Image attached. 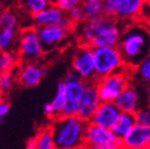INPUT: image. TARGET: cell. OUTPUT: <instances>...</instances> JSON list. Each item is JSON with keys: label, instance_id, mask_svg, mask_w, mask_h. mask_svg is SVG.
Wrapping results in <instances>:
<instances>
[{"label": "cell", "instance_id": "cell-1", "mask_svg": "<svg viewBox=\"0 0 150 149\" xmlns=\"http://www.w3.org/2000/svg\"><path fill=\"white\" fill-rule=\"evenodd\" d=\"M88 122L78 116H62L54 119L51 126L55 148L76 149L83 147L84 131Z\"/></svg>", "mask_w": 150, "mask_h": 149}, {"label": "cell", "instance_id": "cell-2", "mask_svg": "<svg viewBox=\"0 0 150 149\" xmlns=\"http://www.w3.org/2000/svg\"><path fill=\"white\" fill-rule=\"evenodd\" d=\"M148 35L149 31L141 25H134L122 31L118 44L124 64L136 67L148 53Z\"/></svg>", "mask_w": 150, "mask_h": 149}, {"label": "cell", "instance_id": "cell-3", "mask_svg": "<svg viewBox=\"0 0 150 149\" xmlns=\"http://www.w3.org/2000/svg\"><path fill=\"white\" fill-rule=\"evenodd\" d=\"M93 26L94 37L90 46L92 48L102 46H118L121 39L122 29L115 18L100 16L90 19Z\"/></svg>", "mask_w": 150, "mask_h": 149}, {"label": "cell", "instance_id": "cell-4", "mask_svg": "<svg viewBox=\"0 0 150 149\" xmlns=\"http://www.w3.org/2000/svg\"><path fill=\"white\" fill-rule=\"evenodd\" d=\"M16 49L20 63L40 61L45 51L39 38L38 28L35 26L24 28L18 35Z\"/></svg>", "mask_w": 150, "mask_h": 149}, {"label": "cell", "instance_id": "cell-5", "mask_svg": "<svg viewBox=\"0 0 150 149\" xmlns=\"http://www.w3.org/2000/svg\"><path fill=\"white\" fill-rule=\"evenodd\" d=\"M93 52L97 78L108 76L125 66L118 46L95 47L93 48Z\"/></svg>", "mask_w": 150, "mask_h": 149}, {"label": "cell", "instance_id": "cell-6", "mask_svg": "<svg viewBox=\"0 0 150 149\" xmlns=\"http://www.w3.org/2000/svg\"><path fill=\"white\" fill-rule=\"evenodd\" d=\"M83 147L92 149H119L122 148V140L110 128L88 122L84 131Z\"/></svg>", "mask_w": 150, "mask_h": 149}, {"label": "cell", "instance_id": "cell-7", "mask_svg": "<svg viewBox=\"0 0 150 149\" xmlns=\"http://www.w3.org/2000/svg\"><path fill=\"white\" fill-rule=\"evenodd\" d=\"M129 77L124 67L108 76L98 78L96 88L101 101H115L119 94L129 84Z\"/></svg>", "mask_w": 150, "mask_h": 149}, {"label": "cell", "instance_id": "cell-8", "mask_svg": "<svg viewBox=\"0 0 150 149\" xmlns=\"http://www.w3.org/2000/svg\"><path fill=\"white\" fill-rule=\"evenodd\" d=\"M148 0H104L103 16L120 20H132L140 16Z\"/></svg>", "mask_w": 150, "mask_h": 149}, {"label": "cell", "instance_id": "cell-9", "mask_svg": "<svg viewBox=\"0 0 150 149\" xmlns=\"http://www.w3.org/2000/svg\"><path fill=\"white\" fill-rule=\"evenodd\" d=\"M72 68L86 82H94L97 78L95 71L93 48L89 45H81L75 51L72 58Z\"/></svg>", "mask_w": 150, "mask_h": 149}, {"label": "cell", "instance_id": "cell-10", "mask_svg": "<svg viewBox=\"0 0 150 149\" xmlns=\"http://www.w3.org/2000/svg\"><path fill=\"white\" fill-rule=\"evenodd\" d=\"M31 17H33L31 20H33V26L37 28L43 27V26L61 25L70 31L74 26V24L69 19L67 13L62 11L56 5H48L45 9Z\"/></svg>", "mask_w": 150, "mask_h": 149}, {"label": "cell", "instance_id": "cell-11", "mask_svg": "<svg viewBox=\"0 0 150 149\" xmlns=\"http://www.w3.org/2000/svg\"><path fill=\"white\" fill-rule=\"evenodd\" d=\"M46 74V69L40 62L21 63L15 73L16 80L25 88H35L42 82Z\"/></svg>", "mask_w": 150, "mask_h": 149}, {"label": "cell", "instance_id": "cell-12", "mask_svg": "<svg viewBox=\"0 0 150 149\" xmlns=\"http://www.w3.org/2000/svg\"><path fill=\"white\" fill-rule=\"evenodd\" d=\"M100 103L101 100L97 92L96 84L94 82H87L86 90L80 98L76 116H78L83 121L90 122Z\"/></svg>", "mask_w": 150, "mask_h": 149}, {"label": "cell", "instance_id": "cell-13", "mask_svg": "<svg viewBox=\"0 0 150 149\" xmlns=\"http://www.w3.org/2000/svg\"><path fill=\"white\" fill-rule=\"evenodd\" d=\"M39 38L45 52L51 51L67 39L69 31L61 25L43 26L38 28Z\"/></svg>", "mask_w": 150, "mask_h": 149}, {"label": "cell", "instance_id": "cell-14", "mask_svg": "<svg viewBox=\"0 0 150 149\" xmlns=\"http://www.w3.org/2000/svg\"><path fill=\"white\" fill-rule=\"evenodd\" d=\"M120 115L121 110L118 107L115 101H101L90 122L101 127L112 129V126L118 121Z\"/></svg>", "mask_w": 150, "mask_h": 149}, {"label": "cell", "instance_id": "cell-15", "mask_svg": "<svg viewBox=\"0 0 150 149\" xmlns=\"http://www.w3.org/2000/svg\"><path fill=\"white\" fill-rule=\"evenodd\" d=\"M66 82V102L63 109V116L77 115L80 98L86 90L87 82L82 79Z\"/></svg>", "mask_w": 150, "mask_h": 149}, {"label": "cell", "instance_id": "cell-16", "mask_svg": "<svg viewBox=\"0 0 150 149\" xmlns=\"http://www.w3.org/2000/svg\"><path fill=\"white\" fill-rule=\"evenodd\" d=\"M121 140L122 148H150V126H144L137 123Z\"/></svg>", "mask_w": 150, "mask_h": 149}, {"label": "cell", "instance_id": "cell-17", "mask_svg": "<svg viewBox=\"0 0 150 149\" xmlns=\"http://www.w3.org/2000/svg\"><path fill=\"white\" fill-rule=\"evenodd\" d=\"M121 112L136 113L142 106V93L137 87L128 84L115 100Z\"/></svg>", "mask_w": 150, "mask_h": 149}, {"label": "cell", "instance_id": "cell-18", "mask_svg": "<svg viewBox=\"0 0 150 149\" xmlns=\"http://www.w3.org/2000/svg\"><path fill=\"white\" fill-rule=\"evenodd\" d=\"M137 124L136 114L132 112H121L118 121L112 126V131L120 139L124 137L131 128Z\"/></svg>", "mask_w": 150, "mask_h": 149}, {"label": "cell", "instance_id": "cell-19", "mask_svg": "<svg viewBox=\"0 0 150 149\" xmlns=\"http://www.w3.org/2000/svg\"><path fill=\"white\" fill-rule=\"evenodd\" d=\"M18 41L17 27H8L0 29V51L14 50Z\"/></svg>", "mask_w": 150, "mask_h": 149}, {"label": "cell", "instance_id": "cell-20", "mask_svg": "<svg viewBox=\"0 0 150 149\" xmlns=\"http://www.w3.org/2000/svg\"><path fill=\"white\" fill-rule=\"evenodd\" d=\"M20 65V60L15 50L0 51V70L2 72L15 71Z\"/></svg>", "mask_w": 150, "mask_h": 149}, {"label": "cell", "instance_id": "cell-21", "mask_svg": "<svg viewBox=\"0 0 150 149\" xmlns=\"http://www.w3.org/2000/svg\"><path fill=\"white\" fill-rule=\"evenodd\" d=\"M66 102V82L65 80H61L57 84L56 93L52 100L51 105L54 111V119H57L63 116V109Z\"/></svg>", "mask_w": 150, "mask_h": 149}, {"label": "cell", "instance_id": "cell-22", "mask_svg": "<svg viewBox=\"0 0 150 149\" xmlns=\"http://www.w3.org/2000/svg\"><path fill=\"white\" fill-rule=\"evenodd\" d=\"M134 77L140 84L149 86L150 84V53L136 66Z\"/></svg>", "mask_w": 150, "mask_h": 149}, {"label": "cell", "instance_id": "cell-23", "mask_svg": "<svg viewBox=\"0 0 150 149\" xmlns=\"http://www.w3.org/2000/svg\"><path fill=\"white\" fill-rule=\"evenodd\" d=\"M104 0H82L80 7L83 11L87 19H93L103 15Z\"/></svg>", "mask_w": 150, "mask_h": 149}, {"label": "cell", "instance_id": "cell-24", "mask_svg": "<svg viewBox=\"0 0 150 149\" xmlns=\"http://www.w3.org/2000/svg\"><path fill=\"white\" fill-rule=\"evenodd\" d=\"M37 141V149H54V136L51 127L42 128L35 136Z\"/></svg>", "mask_w": 150, "mask_h": 149}, {"label": "cell", "instance_id": "cell-25", "mask_svg": "<svg viewBox=\"0 0 150 149\" xmlns=\"http://www.w3.org/2000/svg\"><path fill=\"white\" fill-rule=\"evenodd\" d=\"M16 82V75L14 71L2 72L1 80H0V96L6 95L12 91Z\"/></svg>", "mask_w": 150, "mask_h": 149}, {"label": "cell", "instance_id": "cell-26", "mask_svg": "<svg viewBox=\"0 0 150 149\" xmlns=\"http://www.w3.org/2000/svg\"><path fill=\"white\" fill-rule=\"evenodd\" d=\"M18 19L13 12L8 9L0 11V29L8 27H17Z\"/></svg>", "mask_w": 150, "mask_h": 149}, {"label": "cell", "instance_id": "cell-27", "mask_svg": "<svg viewBox=\"0 0 150 149\" xmlns=\"http://www.w3.org/2000/svg\"><path fill=\"white\" fill-rule=\"evenodd\" d=\"M23 4L30 16L40 13L48 6L46 0H23Z\"/></svg>", "mask_w": 150, "mask_h": 149}, {"label": "cell", "instance_id": "cell-28", "mask_svg": "<svg viewBox=\"0 0 150 149\" xmlns=\"http://www.w3.org/2000/svg\"><path fill=\"white\" fill-rule=\"evenodd\" d=\"M134 114L137 123L144 126H150V105L141 106Z\"/></svg>", "mask_w": 150, "mask_h": 149}, {"label": "cell", "instance_id": "cell-29", "mask_svg": "<svg viewBox=\"0 0 150 149\" xmlns=\"http://www.w3.org/2000/svg\"><path fill=\"white\" fill-rule=\"evenodd\" d=\"M67 15H68L69 19H70L71 22H72L74 25L75 24L79 25V24L83 23V22L87 20V17H86L83 11H82V9L80 6L72 9L71 11H69V12L67 13Z\"/></svg>", "mask_w": 150, "mask_h": 149}, {"label": "cell", "instance_id": "cell-30", "mask_svg": "<svg viewBox=\"0 0 150 149\" xmlns=\"http://www.w3.org/2000/svg\"><path fill=\"white\" fill-rule=\"evenodd\" d=\"M81 1L82 0H57L55 5L65 13H68L72 9L80 6Z\"/></svg>", "mask_w": 150, "mask_h": 149}, {"label": "cell", "instance_id": "cell-31", "mask_svg": "<svg viewBox=\"0 0 150 149\" xmlns=\"http://www.w3.org/2000/svg\"><path fill=\"white\" fill-rule=\"evenodd\" d=\"M9 109H11V105L8 101L3 99L2 96H0V123L3 120V118L8 114Z\"/></svg>", "mask_w": 150, "mask_h": 149}, {"label": "cell", "instance_id": "cell-32", "mask_svg": "<svg viewBox=\"0 0 150 149\" xmlns=\"http://www.w3.org/2000/svg\"><path fill=\"white\" fill-rule=\"evenodd\" d=\"M79 79H81L79 74L73 68L72 69H69L65 75V82H74V80H79Z\"/></svg>", "mask_w": 150, "mask_h": 149}, {"label": "cell", "instance_id": "cell-33", "mask_svg": "<svg viewBox=\"0 0 150 149\" xmlns=\"http://www.w3.org/2000/svg\"><path fill=\"white\" fill-rule=\"evenodd\" d=\"M44 114L46 115V117L48 118L54 119V111L53 107H52L51 103H46L44 105Z\"/></svg>", "mask_w": 150, "mask_h": 149}, {"label": "cell", "instance_id": "cell-34", "mask_svg": "<svg viewBox=\"0 0 150 149\" xmlns=\"http://www.w3.org/2000/svg\"><path fill=\"white\" fill-rule=\"evenodd\" d=\"M26 148L28 149H35L37 148V141H35V137L29 138L26 142Z\"/></svg>", "mask_w": 150, "mask_h": 149}, {"label": "cell", "instance_id": "cell-35", "mask_svg": "<svg viewBox=\"0 0 150 149\" xmlns=\"http://www.w3.org/2000/svg\"><path fill=\"white\" fill-rule=\"evenodd\" d=\"M46 2L48 5H55L56 2H57V0H46Z\"/></svg>", "mask_w": 150, "mask_h": 149}, {"label": "cell", "instance_id": "cell-36", "mask_svg": "<svg viewBox=\"0 0 150 149\" xmlns=\"http://www.w3.org/2000/svg\"><path fill=\"white\" fill-rule=\"evenodd\" d=\"M148 51L150 53V31H149V35H148Z\"/></svg>", "mask_w": 150, "mask_h": 149}, {"label": "cell", "instance_id": "cell-37", "mask_svg": "<svg viewBox=\"0 0 150 149\" xmlns=\"http://www.w3.org/2000/svg\"><path fill=\"white\" fill-rule=\"evenodd\" d=\"M1 76H2V71L0 70V80H1Z\"/></svg>", "mask_w": 150, "mask_h": 149}, {"label": "cell", "instance_id": "cell-38", "mask_svg": "<svg viewBox=\"0 0 150 149\" xmlns=\"http://www.w3.org/2000/svg\"><path fill=\"white\" fill-rule=\"evenodd\" d=\"M148 4H149V7H150V1H148Z\"/></svg>", "mask_w": 150, "mask_h": 149}, {"label": "cell", "instance_id": "cell-39", "mask_svg": "<svg viewBox=\"0 0 150 149\" xmlns=\"http://www.w3.org/2000/svg\"><path fill=\"white\" fill-rule=\"evenodd\" d=\"M149 86H150V84H149Z\"/></svg>", "mask_w": 150, "mask_h": 149}]
</instances>
